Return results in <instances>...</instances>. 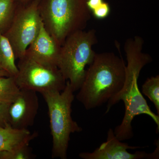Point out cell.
I'll list each match as a JSON object with an SVG mask.
<instances>
[{
	"mask_svg": "<svg viewBox=\"0 0 159 159\" xmlns=\"http://www.w3.org/2000/svg\"><path fill=\"white\" fill-rule=\"evenodd\" d=\"M144 40L139 36L126 39L124 51L127 59L125 82L118 93L107 102L106 113L120 101L125 105V114L120 125L115 128L114 134L119 141L129 140L134 137L132 122L137 116L145 115L153 120L159 132V116L153 113L139 90L138 80L142 69L152 61L149 54L142 50Z\"/></svg>",
	"mask_w": 159,
	"mask_h": 159,
	"instance_id": "cell-1",
	"label": "cell"
},
{
	"mask_svg": "<svg viewBox=\"0 0 159 159\" xmlns=\"http://www.w3.org/2000/svg\"><path fill=\"white\" fill-rule=\"evenodd\" d=\"M125 69L123 58L113 52L96 53L78 90L77 100L87 110L107 102L122 89Z\"/></svg>",
	"mask_w": 159,
	"mask_h": 159,
	"instance_id": "cell-2",
	"label": "cell"
},
{
	"mask_svg": "<svg viewBox=\"0 0 159 159\" xmlns=\"http://www.w3.org/2000/svg\"><path fill=\"white\" fill-rule=\"evenodd\" d=\"M87 0H39V10L44 27L62 46L69 35L84 30L91 19Z\"/></svg>",
	"mask_w": 159,
	"mask_h": 159,
	"instance_id": "cell-3",
	"label": "cell"
},
{
	"mask_svg": "<svg viewBox=\"0 0 159 159\" xmlns=\"http://www.w3.org/2000/svg\"><path fill=\"white\" fill-rule=\"evenodd\" d=\"M74 93L70 82L67 81L65 88L61 92L42 94L48 110L53 158L66 159L70 135L83 130L71 116Z\"/></svg>",
	"mask_w": 159,
	"mask_h": 159,
	"instance_id": "cell-4",
	"label": "cell"
},
{
	"mask_svg": "<svg viewBox=\"0 0 159 159\" xmlns=\"http://www.w3.org/2000/svg\"><path fill=\"white\" fill-rule=\"evenodd\" d=\"M97 43L96 31H77L69 35L61 47L57 67L74 92L84 80L85 67L93 61L96 53L93 47Z\"/></svg>",
	"mask_w": 159,
	"mask_h": 159,
	"instance_id": "cell-5",
	"label": "cell"
},
{
	"mask_svg": "<svg viewBox=\"0 0 159 159\" xmlns=\"http://www.w3.org/2000/svg\"><path fill=\"white\" fill-rule=\"evenodd\" d=\"M18 1L11 24L3 34L11 44L16 60L25 56L43 23L39 10V0Z\"/></svg>",
	"mask_w": 159,
	"mask_h": 159,
	"instance_id": "cell-6",
	"label": "cell"
},
{
	"mask_svg": "<svg viewBox=\"0 0 159 159\" xmlns=\"http://www.w3.org/2000/svg\"><path fill=\"white\" fill-rule=\"evenodd\" d=\"M18 60V71L14 78L20 89L42 94L61 92L65 88L66 80L57 66L41 63L25 55Z\"/></svg>",
	"mask_w": 159,
	"mask_h": 159,
	"instance_id": "cell-7",
	"label": "cell"
},
{
	"mask_svg": "<svg viewBox=\"0 0 159 159\" xmlns=\"http://www.w3.org/2000/svg\"><path fill=\"white\" fill-rule=\"evenodd\" d=\"M157 148L151 153L144 151H137L135 153L128 152V149L142 148L140 146H130L128 144L119 141L114 134L112 129L107 132V138L93 152H82L79 157L83 159H158L159 143H157Z\"/></svg>",
	"mask_w": 159,
	"mask_h": 159,
	"instance_id": "cell-8",
	"label": "cell"
},
{
	"mask_svg": "<svg viewBox=\"0 0 159 159\" xmlns=\"http://www.w3.org/2000/svg\"><path fill=\"white\" fill-rule=\"evenodd\" d=\"M36 93L31 90L20 89L17 97L9 106V122L11 127L28 129L33 125L39 107Z\"/></svg>",
	"mask_w": 159,
	"mask_h": 159,
	"instance_id": "cell-9",
	"label": "cell"
},
{
	"mask_svg": "<svg viewBox=\"0 0 159 159\" xmlns=\"http://www.w3.org/2000/svg\"><path fill=\"white\" fill-rule=\"evenodd\" d=\"M61 47L42 23L37 37L26 49L25 55L41 63L57 66Z\"/></svg>",
	"mask_w": 159,
	"mask_h": 159,
	"instance_id": "cell-10",
	"label": "cell"
},
{
	"mask_svg": "<svg viewBox=\"0 0 159 159\" xmlns=\"http://www.w3.org/2000/svg\"><path fill=\"white\" fill-rule=\"evenodd\" d=\"M37 136L36 132L13 128L9 124L0 127V152L29 145Z\"/></svg>",
	"mask_w": 159,
	"mask_h": 159,
	"instance_id": "cell-11",
	"label": "cell"
},
{
	"mask_svg": "<svg viewBox=\"0 0 159 159\" xmlns=\"http://www.w3.org/2000/svg\"><path fill=\"white\" fill-rule=\"evenodd\" d=\"M16 60L9 40L0 32V70L6 71L11 77H15L18 71Z\"/></svg>",
	"mask_w": 159,
	"mask_h": 159,
	"instance_id": "cell-12",
	"label": "cell"
},
{
	"mask_svg": "<svg viewBox=\"0 0 159 159\" xmlns=\"http://www.w3.org/2000/svg\"><path fill=\"white\" fill-rule=\"evenodd\" d=\"M20 91L14 77H0V102L11 103L17 97Z\"/></svg>",
	"mask_w": 159,
	"mask_h": 159,
	"instance_id": "cell-13",
	"label": "cell"
},
{
	"mask_svg": "<svg viewBox=\"0 0 159 159\" xmlns=\"http://www.w3.org/2000/svg\"><path fill=\"white\" fill-rule=\"evenodd\" d=\"M18 0H0V32L4 34L11 22Z\"/></svg>",
	"mask_w": 159,
	"mask_h": 159,
	"instance_id": "cell-14",
	"label": "cell"
},
{
	"mask_svg": "<svg viewBox=\"0 0 159 159\" xmlns=\"http://www.w3.org/2000/svg\"><path fill=\"white\" fill-rule=\"evenodd\" d=\"M142 94L153 103L159 116V76L147 78L142 86Z\"/></svg>",
	"mask_w": 159,
	"mask_h": 159,
	"instance_id": "cell-15",
	"label": "cell"
},
{
	"mask_svg": "<svg viewBox=\"0 0 159 159\" xmlns=\"http://www.w3.org/2000/svg\"><path fill=\"white\" fill-rule=\"evenodd\" d=\"M34 157L29 145L0 152V159H31Z\"/></svg>",
	"mask_w": 159,
	"mask_h": 159,
	"instance_id": "cell-16",
	"label": "cell"
},
{
	"mask_svg": "<svg viewBox=\"0 0 159 159\" xmlns=\"http://www.w3.org/2000/svg\"><path fill=\"white\" fill-rule=\"evenodd\" d=\"M111 9L108 3L104 2L99 7L95 9L91 13L97 19H104L108 16Z\"/></svg>",
	"mask_w": 159,
	"mask_h": 159,
	"instance_id": "cell-17",
	"label": "cell"
},
{
	"mask_svg": "<svg viewBox=\"0 0 159 159\" xmlns=\"http://www.w3.org/2000/svg\"><path fill=\"white\" fill-rule=\"evenodd\" d=\"M10 103L0 102V127L9 124L8 113Z\"/></svg>",
	"mask_w": 159,
	"mask_h": 159,
	"instance_id": "cell-18",
	"label": "cell"
},
{
	"mask_svg": "<svg viewBox=\"0 0 159 159\" xmlns=\"http://www.w3.org/2000/svg\"><path fill=\"white\" fill-rule=\"evenodd\" d=\"M103 0H87V6L91 12L99 7L104 2Z\"/></svg>",
	"mask_w": 159,
	"mask_h": 159,
	"instance_id": "cell-19",
	"label": "cell"
},
{
	"mask_svg": "<svg viewBox=\"0 0 159 159\" xmlns=\"http://www.w3.org/2000/svg\"><path fill=\"white\" fill-rule=\"evenodd\" d=\"M9 75L6 71L0 70V77H9Z\"/></svg>",
	"mask_w": 159,
	"mask_h": 159,
	"instance_id": "cell-20",
	"label": "cell"
},
{
	"mask_svg": "<svg viewBox=\"0 0 159 159\" xmlns=\"http://www.w3.org/2000/svg\"><path fill=\"white\" fill-rule=\"evenodd\" d=\"M19 1H28V0H19Z\"/></svg>",
	"mask_w": 159,
	"mask_h": 159,
	"instance_id": "cell-21",
	"label": "cell"
}]
</instances>
